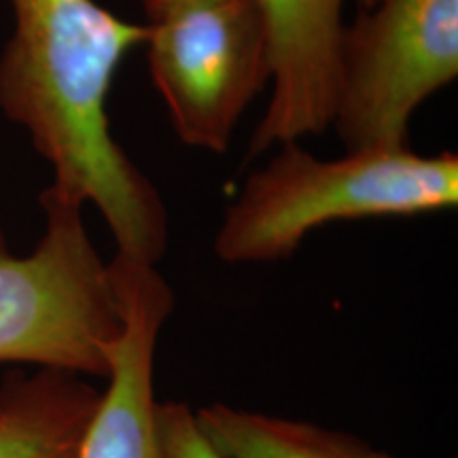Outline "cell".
<instances>
[{
	"instance_id": "obj_1",
	"label": "cell",
	"mask_w": 458,
	"mask_h": 458,
	"mask_svg": "<svg viewBox=\"0 0 458 458\" xmlns=\"http://www.w3.org/2000/svg\"><path fill=\"white\" fill-rule=\"evenodd\" d=\"M15 28L0 57V106L24 125L54 165L47 189L91 202L117 242V257L157 266L168 213L157 189L113 139L106 100L114 72L145 45L148 26L94 0H9Z\"/></svg>"
},
{
	"instance_id": "obj_2",
	"label": "cell",
	"mask_w": 458,
	"mask_h": 458,
	"mask_svg": "<svg viewBox=\"0 0 458 458\" xmlns=\"http://www.w3.org/2000/svg\"><path fill=\"white\" fill-rule=\"evenodd\" d=\"M456 204V153L363 148L325 162L286 142L246 179L216 232L215 253L225 263L280 261L327 223L411 216Z\"/></svg>"
},
{
	"instance_id": "obj_3",
	"label": "cell",
	"mask_w": 458,
	"mask_h": 458,
	"mask_svg": "<svg viewBox=\"0 0 458 458\" xmlns=\"http://www.w3.org/2000/svg\"><path fill=\"white\" fill-rule=\"evenodd\" d=\"M45 233L17 257L0 233V363L108 380L123 334V310L111 263L88 236L83 204L51 189L41 193Z\"/></svg>"
},
{
	"instance_id": "obj_4",
	"label": "cell",
	"mask_w": 458,
	"mask_h": 458,
	"mask_svg": "<svg viewBox=\"0 0 458 458\" xmlns=\"http://www.w3.org/2000/svg\"><path fill=\"white\" fill-rule=\"evenodd\" d=\"M458 74V0H377L342 28L331 125L348 151L408 147L418 106Z\"/></svg>"
},
{
	"instance_id": "obj_5",
	"label": "cell",
	"mask_w": 458,
	"mask_h": 458,
	"mask_svg": "<svg viewBox=\"0 0 458 458\" xmlns=\"http://www.w3.org/2000/svg\"><path fill=\"white\" fill-rule=\"evenodd\" d=\"M145 45L176 136L225 153L246 106L272 81L259 3L170 0L151 15Z\"/></svg>"
},
{
	"instance_id": "obj_6",
	"label": "cell",
	"mask_w": 458,
	"mask_h": 458,
	"mask_svg": "<svg viewBox=\"0 0 458 458\" xmlns=\"http://www.w3.org/2000/svg\"><path fill=\"white\" fill-rule=\"evenodd\" d=\"M267 28L272 96L249 157L318 136L331 125L337 91L344 0H257ZM371 9L377 0H354Z\"/></svg>"
},
{
	"instance_id": "obj_7",
	"label": "cell",
	"mask_w": 458,
	"mask_h": 458,
	"mask_svg": "<svg viewBox=\"0 0 458 458\" xmlns=\"http://www.w3.org/2000/svg\"><path fill=\"white\" fill-rule=\"evenodd\" d=\"M111 270L123 310L108 388L85 435L81 458H159L153 431V363L174 295L156 266L114 255Z\"/></svg>"
},
{
	"instance_id": "obj_8",
	"label": "cell",
	"mask_w": 458,
	"mask_h": 458,
	"mask_svg": "<svg viewBox=\"0 0 458 458\" xmlns=\"http://www.w3.org/2000/svg\"><path fill=\"white\" fill-rule=\"evenodd\" d=\"M102 391L71 371L41 368L0 385V458H81Z\"/></svg>"
},
{
	"instance_id": "obj_9",
	"label": "cell",
	"mask_w": 458,
	"mask_h": 458,
	"mask_svg": "<svg viewBox=\"0 0 458 458\" xmlns=\"http://www.w3.org/2000/svg\"><path fill=\"white\" fill-rule=\"evenodd\" d=\"M223 458H393L346 433L213 403L193 411Z\"/></svg>"
},
{
	"instance_id": "obj_10",
	"label": "cell",
	"mask_w": 458,
	"mask_h": 458,
	"mask_svg": "<svg viewBox=\"0 0 458 458\" xmlns=\"http://www.w3.org/2000/svg\"><path fill=\"white\" fill-rule=\"evenodd\" d=\"M153 431L159 458H223L199 431L193 410L179 401L156 403Z\"/></svg>"
},
{
	"instance_id": "obj_11",
	"label": "cell",
	"mask_w": 458,
	"mask_h": 458,
	"mask_svg": "<svg viewBox=\"0 0 458 458\" xmlns=\"http://www.w3.org/2000/svg\"><path fill=\"white\" fill-rule=\"evenodd\" d=\"M168 3H170V0H142V7H145L147 15L151 17V15H156L159 9L165 7Z\"/></svg>"
}]
</instances>
